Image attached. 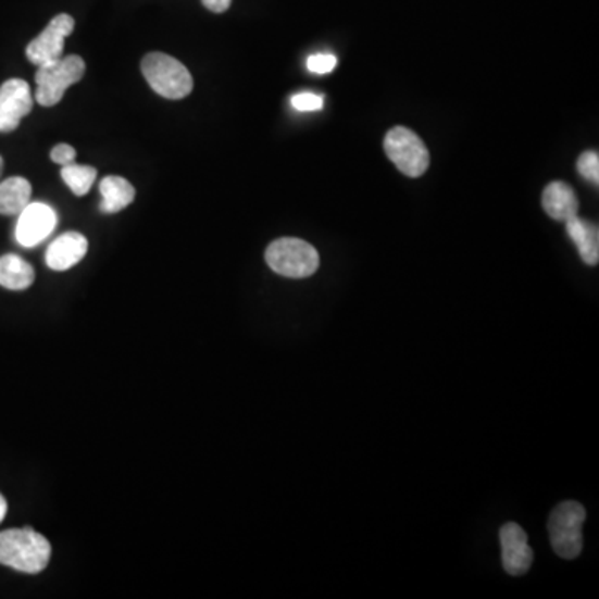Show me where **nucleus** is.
Returning <instances> with one entry per match:
<instances>
[{"label": "nucleus", "instance_id": "7ed1b4c3", "mask_svg": "<svg viewBox=\"0 0 599 599\" xmlns=\"http://www.w3.org/2000/svg\"><path fill=\"white\" fill-rule=\"evenodd\" d=\"M265 260L275 274L287 278L312 277L320 266L315 247L300 238H278L269 245Z\"/></svg>", "mask_w": 599, "mask_h": 599}, {"label": "nucleus", "instance_id": "f257e3e1", "mask_svg": "<svg viewBox=\"0 0 599 599\" xmlns=\"http://www.w3.org/2000/svg\"><path fill=\"white\" fill-rule=\"evenodd\" d=\"M52 548L46 536L33 528L8 529L0 533V564L12 570L37 575L46 570Z\"/></svg>", "mask_w": 599, "mask_h": 599}, {"label": "nucleus", "instance_id": "5701e85b", "mask_svg": "<svg viewBox=\"0 0 599 599\" xmlns=\"http://www.w3.org/2000/svg\"><path fill=\"white\" fill-rule=\"evenodd\" d=\"M5 514H8V501L0 495V523L4 522Z\"/></svg>", "mask_w": 599, "mask_h": 599}, {"label": "nucleus", "instance_id": "aec40b11", "mask_svg": "<svg viewBox=\"0 0 599 599\" xmlns=\"http://www.w3.org/2000/svg\"><path fill=\"white\" fill-rule=\"evenodd\" d=\"M337 58H335V55H332V53H316V55H312V58H309V62H307V67H309V71L313 72V74L325 75L334 72V68L337 67Z\"/></svg>", "mask_w": 599, "mask_h": 599}, {"label": "nucleus", "instance_id": "6e6552de", "mask_svg": "<svg viewBox=\"0 0 599 599\" xmlns=\"http://www.w3.org/2000/svg\"><path fill=\"white\" fill-rule=\"evenodd\" d=\"M17 216L15 240L25 249L42 244L58 227V213L47 203L30 202Z\"/></svg>", "mask_w": 599, "mask_h": 599}, {"label": "nucleus", "instance_id": "9b49d317", "mask_svg": "<svg viewBox=\"0 0 599 599\" xmlns=\"http://www.w3.org/2000/svg\"><path fill=\"white\" fill-rule=\"evenodd\" d=\"M89 250V241L78 232H67L62 234L58 240L49 245L46 253V263L50 270L55 272H65L77 265Z\"/></svg>", "mask_w": 599, "mask_h": 599}, {"label": "nucleus", "instance_id": "20e7f679", "mask_svg": "<svg viewBox=\"0 0 599 599\" xmlns=\"http://www.w3.org/2000/svg\"><path fill=\"white\" fill-rule=\"evenodd\" d=\"M586 510L578 501H563L551 511L548 520L551 547L564 560H575L583 551V525Z\"/></svg>", "mask_w": 599, "mask_h": 599}, {"label": "nucleus", "instance_id": "f03ea898", "mask_svg": "<svg viewBox=\"0 0 599 599\" xmlns=\"http://www.w3.org/2000/svg\"><path fill=\"white\" fill-rule=\"evenodd\" d=\"M142 74L163 99H185L194 90V78L188 68L167 53H147L142 61Z\"/></svg>", "mask_w": 599, "mask_h": 599}, {"label": "nucleus", "instance_id": "b1692460", "mask_svg": "<svg viewBox=\"0 0 599 599\" xmlns=\"http://www.w3.org/2000/svg\"><path fill=\"white\" fill-rule=\"evenodd\" d=\"M2 169H4V160L0 157V174H2Z\"/></svg>", "mask_w": 599, "mask_h": 599}, {"label": "nucleus", "instance_id": "2eb2a0df", "mask_svg": "<svg viewBox=\"0 0 599 599\" xmlns=\"http://www.w3.org/2000/svg\"><path fill=\"white\" fill-rule=\"evenodd\" d=\"M33 197V185L24 177H11L0 184V213L18 215L29 205Z\"/></svg>", "mask_w": 599, "mask_h": 599}, {"label": "nucleus", "instance_id": "1a4fd4ad", "mask_svg": "<svg viewBox=\"0 0 599 599\" xmlns=\"http://www.w3.org/2000/svg\"><path fill=\"white\" fill-rule=\"evenodd\" d=\"M30 87L22 78H11L0 87V132H14L25 115L33 112Z\"/></svg>", "mask_w": 599, "mask_h": 599}, {"label": "nucleus", "instance_id": "4be33fe9", "mask_svg": "<svg viewBox=\"0 0 599 599\" xmlns=\"http://www.w3.org/2000/svg\"><path fill=\"white\" fill-rule=\"evenodd\" d=\"M203 8L215 14H224L232 5V0H202Z\"/></svg>", "mask_w": 599, "mask_h": 599}, {"label": "nucleus", "instance_id": "0eeeda50", "mask_svg": "<svg viewBox=\"0 0 599 599\" xmlns=\"http://www.w3.org/2000/svg\"><path fill=\"white\" fill-rule=\"evenodd\" d=\"M75 22L68 14H59L49 22L46 29L27 46V59L34 65L59 61L64 53L65 37L74 33Z\"/></svg>", "mask_w": 599, "mask_h": 599}, {"label": "nucleus", "instance_id": "423d86ee", "mask_svg": "<svg viewBox=\"0 0 599 599\" xmlns=\"http://www.w3.org/2000/svg\"><path fill=\"white\" fill-rule=\"evenodd\" d=\"M385 152L407 177H422L429 167V152L415 132L407 127H394L385 137Z\"/></svg>", "mask_w": 599, "mask_h": 599}, {"label": "nucleus", "instance_id": "f8f14e48", "mask_svg": "<svg viewBox=\"0 0 599 599\" xmlns=\"http://www.w3.org/2000/svg\"><path fill=\"white\" fill-rule=\"evenodd\" d=\"M542 209L558 222H566L578 215L579 202L575 190L564 182H551L542 192Z\"/></svg>", "mask_w": 599, "mask_h": 599}, {"label": "nucleus", "instance_id": "f3484780", "mask_svg": "<svg viewBox=\"0 0 599 599\" xmlns=\"http://www.w3.org/2000/svg\"><path fill=\"white\" fill-rule=\"evenodd\" d=\"M61 174L65 184L77 197L87 196L97 178L96 169L89 167V165H77L74 162L64 165Z\"/></svg>", "mask_w": 599, "mask_h": 599}, {"label": "nucleus", "instance_id": "4468645a", "mask_svg": "<svg viewBox=\"0 0 599 599\" xmlns=\"http://www.w3.org/2000/svg\"><path fill=\"white\" fill-rule=\"evenodd\" d=\"M100 194H102V203L100 212L117 213L127 209L135 199V188L130 182L125 180L118 175H109L100 182Z\"/></svg>", "mask_w": 599, "mask_h": 599}, {"label": "nucleus", "instance_id": "dca6fc26", "mask_svg": "<svg viewBox=\"0 0 599 599\" xmlns=\"http://www.w3.org/2000/svg\"><path fill=\"white\" fill-rule=\"evenodd\" d=\"M36 280L33 265L17 255L0 257V287L25 290Z\"/></svg>", "mask_w": 599, "mask_h": 599}, {"label": "nucleus", "instance_id": "39448f33", "mask_svg": "<svg viewBox=\"0 0 599 599\" xmlns=\"http://www.w3.org/2000/svg\"><path fill=\"white\" fill-rule=\"evenodd\" d=\"M86 74V62L78 55H67L50 64L40 65L36 74V100L43 107L58 105L65 90Z\"/></svg>", "mask_w": 599, "mask_h": 599}, {"label": "nucleus", "instance_id": "9d476101", "mask_svg": "<svg viewBox=\"0 0 599 599\" xmlns=\"http://www.w3.org/2000/svg\"><path fill=\"white\" fill-rule=\"evenodd\" d=\"M503 567L508 575L522 576L532 567L535 553L528 545L525 529L516 523H507L500 529Z\"/></svg>", "mask_w": 599, "mask_h": 599}, {"label": "nucleus", "instance_id": "a211bd4d", "mask_svg": "<svg viewBox=\"0 0 599 599\" xmlns=\"http://www.w3.org/2000/svg\"><path fill=\"white\" fill-rule=\"evenodd\" d=\"M576 169H578L582 177H585L586 180L591 182V184H599V155L598 152H588L582 153L576 163Z\"/></svg>", "mask_w": 599, "mask_h": 599}, {"label": "nucleus", "instance_id": "6ab92c4d", "mask_svg": "<svg viewBox=\"0 0 599 599\" xmlns=\"http://www.w3.org/2000/svg\"><path fill=\"white\" fill-rule=\"evenodd\" d=\"M291 105L298 112H319L325 105V100H323L322 96H316V93L302 92L291 97Z\"/></svg>", "mask_w": 599, "mask_h": 599}, {"label": "nucleus", "instance_id": "412c9836", "mask_svg": "<svg viewBox=\"0 0 599 599\" xmlns=\"http://www.w3.org/2000/svg\"><path fill=\"white\" fill-rule=\"evenodd\" d=\"M75 155H77V152H75L74 147L67 146V143H59L50 152V159L55 163H61V165H68V163L74 162Z\"/></svg>", "mask_w": 599, "mask_h": 599}, {"label": "nucleus", "instance_id": "ddd939ff", "mask_svg": "<svg viewBox=\"0 0 599 599\" xmlns=\"http://www.w3.org/2000/svg\"><path fill=\"white\" fill-rule=\"evenodd\" d=\"M566 224L567 237L573 240L578 249L579 257L586 265H598L599 262V230L598 225L592 222L573 216Z\"/></svg>", "mask_w": 599, "mask_h": 599}]
</instances>
